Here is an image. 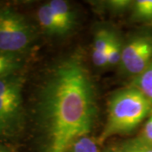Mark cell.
I'll return each mask as SVG.
<instances>
[{
	"label": "cell",
	"instance_id": "6da1fadb",
	"mask_svg": "<svg viewBox=\"0 0 152 152\" xmlns=\"http://www.w3.org/2000/svg\"><path fill=\"white\" fill-rule=\"evenodd\" d=\"M40 113L46 152H68L77 139L89 135L97 107L92 80L80 58L55 67L42 91Z\"/></svg>",
	"mask_w": 152,
	"mask_h": 152
},
{
	"label": "cell",
	"instance_id": "7a4b0ae2",
	"mask_svg": "<svg viewBox=\"0 0 152 152\" xmlns=\"http://www.w3.org/2000/svg\"><path fill=\"white\" fill-rule=\"evenodd\" d=\"M107 112L99 144L111 136L128 134L134 130L151 114L152 103L140 91L131 86L114 93L109 101Z\"/></svg>",
	"mask_w": 152,
	"mask_h": 152
},
{
	"label": "cell",
	"instance_id": "3957f363",
	"mask_svg": "<svg viewBox=\"0 0 152 152\" xmlns=\"http://www.w3.org/2000/svg\"><path fill=\"white\" fill-rule=\"evenodd\" d=\"M33 39L30 24L10 9L0 10V52L18 55L28 48Z\"/></svg>",
	"mask_w": 152,
	"mask_h": 152
},
{
	"label": "cell",
	"instance_id": "277c9868",
	"mask_svg": "<svg viewBox=\"0 0 152 152\" xmlns=\"http://www.w3.org/2000/svg\"><path fill=\"white\" fill-rule=\"evenodd\" d=\"M23 79L12 75L0 79V123L6 129L20 118Z\"/></svg>",
	"mask_w": 152,
	"mask_h": 152
},
{
	"label": "cell",
	"instance_id": "5b68a950",
	"mask_svg": "<svg viewBox=\"0 0 152 152\" xmlns=\"http://www.w3.org/2000/svg\"><path fill=\"white\" fill-rule=\"evenodd\" d=\"M151 62L152 35H137L123 48L120 64L129 75H139Z\"/></svg>",
	"mask_w": 152,
	"mask_h": 152
},
{
	"label": "cell",
	"instance_id": "8992f818",
	"mask_svg": "<svg viewBox=\"0 0 152 152\" xmlns=\"http://www.w3.org/2000/svg\"><path fill=\"white\" fill-rule=\"evenodd\" d=\"M48 4L54 13L64 34L70 31L75 24V15L69 4L64 0H52Z\"/></svg>",
	"mask_w": 152,
	"mask_h": 152
},
{
	"label": "cell",
	"instance_id": "52a82bcc",
	"mask_svg": "<svg viewBox=\"0 0 152 152\" xmlns=\"http://www.w3.org/2000/svg\"><path fill=\"white\" fill-rule=\"evenodd\" d=\"M111 35L112 31L102 29L97 31L95 36L92 49V60L94 64L97 67H105L108 65L107 49Z\"/></svg>",
	"mask_w": 152,
	"mask_h": 152
},
{
	"label": "cell",
	"instance_id": "ba28073f",
	"mask_svg": "<svg viewBox=\"0 0 152 152\" xmlns=\"http://www.w3.org/2000/svg\"><path fill=\"white\" fill-rule=\"evenodd\" d=\"M37 19L41 26L51 35H64L63 28L58 21L48 4L41 6L37 11Z\"/></svg>",
	"mask_w": 152,
	"mask_h": 152
},
{
	"label": "cell",
	"instance_id": "9c48e42d",
	"mask_svg": "<svg viewBox=\"0 0 152 152\" xmlns=\"http://www.w3.org/2000/svg\"><path fill=\"white\" fill-rule=\"evenodd\" d=\"M131 86L140 91L152 103V62L141 74L135 76Z\"/></svg>",
	"mask_w": 152,
	"mask_h": 152
},
{
	"label": "cell",
	"instance_id": "30bf717a",
	"mask_svg": "<svg viewBox=\"0 0 152 152\" xmlns=\"http://www.w3.org/2000/svg\"><path fill=\"white\" fill-rule=\"evenodd\" d=\"M21 63L18 55L0 52V79L15 75Z\"/></svg>",
	"mask_w": 152,
	"mask_h": 152
},
{
	"label": "cell",
	"instance_id": "8fae6325",
	"mask_svg": "<svg viewBox=\"0 0 152 152\" xmlns=\"http://www.w3.org/2000/svg\"><path fill=\"white\" fill-rule=\"evenodd\" d=\"M123 48L124 47H122L119 38L116 36V34L112 32L107 49V58L108 65L114 66L120 64L123 53Z\"/></svg>",
	"mask_w": 152,
	"mask_h": 152
},
{
	"label": "cell",
	"instance_id": "7c38bea8",
	"mask_svg": "<svg viewBox=\"0 0 152 152\" xmlns=\"http://www.w3.org/2000/svg\"><path fill=\"white\" fill-rule=\"evenodd\" d=\"M68 152H101L97 142L89 135L77 139L69 147Z\"/></svg>",
	"mask_w": 152,
	"mask_h": 152
},
{
	"label": "cell",
	"instance_id": "4fadbf2b",
	"mask_svg": "<svg viewBox=\"0 0 152 152\" xmlns=\"http://www.w3.org/2000/svg\"><path fill=\"white\" fill-rule=\"evenodd\" d=\"M118 147L123 152H152V144L144 140L140 136L124 142Z\"/></svg>",
	"mask_w": 152,
	"mask_h": 152
},
{
	"label": "cell",
	"instance_id": "5bb4252c",
	"mask_svg": "<svg viewBox=\"0 0 152 152\" xmlns=\"http://www.w3.org/2000/svg\"><path fill=\"white\" fill-rule=\"evenodd\" d=\"M134 15L136 19L152 20V0H138L134 3Z\"/></svg>",
	"mask_w": 152,
	"mask_h": 152
},
{
	"label": "cell",
	"instance_id": "9a60e30c",
	"mask_svg": "<svg viewBox=\"0 0 152 152\" xmlns=\"http://www.w3.org/2000/svg\"><path fill=\"white\" fill-rule=\"evenodd\" d=\"M140 137L144 140L152 144V113L149 116Z\"/></svg>",
	"mask_w": 152,
	"mask_h": 152
},
{
	"label": "cell",
	"instance_id": "2e32d148",
	"mask_svg": "<svg viewBox=\"0 0 152 152\" xmlns=\"http://www.w3.org/2000/svg\"><path fill=\"white\" fill-rule=\"evenodd\" d=\"M130 1L128 0H113L109 2V5L112 6L113 9L115 10H124L130 4Z\"/></svg>",
	"mask_w": 152,
	"mask_h": 152
},
{
	"label": "cell",
	"instance_id": "e0dca14e",
	"mask_svg": "<svg viewBox=\"0 0 152 152\" xmlns=\"http://www.w3.org/2000/svg\"><path fill=\"white\" fill-rule=\"evenodd\" d=\"M103 152H123L121 151L119 147H114V148H110V149H107L106 151H104Z\"/></svg>",
	"mask_w": 152,
	"mask_h": 152
},
{
	"label": "cell",
	"instance_id": "ac0fdd59",
	"mask_svg": "<svg viewBox=\"0 0 152 152\" xmlns=\"http://www.w3.org/2000/svg\"><path fill=\"white\" fill-rule=\"evenodd\" d=\"M6 129H7L4 127V125L0 123V134H2V133H3L4 131H5Z\"/></svg>",
	"mask_w": 152,
	"mask_h": 152
},
{
	"label": "cell",
	"instance_id": "d6986e66",
	"mask_svg": "<svg viewBox=\"0 0 152 152\" xmlns=\"http://www.w3.org/2000/svg\"><path fill=\"white\" fill-rule=\"evenodd\" d=\"M0 152H7V151H5L4 148H2V147L0 146Z\"/></svg>",
	"mask_w": 152,
	"mask_h": 152
}]
</instances>
